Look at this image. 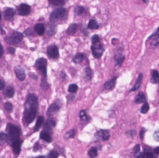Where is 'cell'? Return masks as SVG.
I'll return each instance as SVG.
<instances>
[{
    "mask_svg": "<svg viewBox=\"0 0 159 158\" xmlns=\"http://www.w3.org/2000/svg\"><path fill=\"white\" fill-rule=\"evenodd\" d=\"M39 110L38 97L35 95L30 94L28 96L24 104L23 121L26 125L32 123L36 118Z\"/></svg>",
    "mask_w": 159,
    "mask_h": 158,
    "instance_id": "cell-1",
    "label": "cell"
},
{
    "mask_svg": "<svg viewBox=\"0 0 159 158\" xmlns=\"http://www.w3.org/2000/svg\"><path fill=\"white\" fill-rule=\"evenodd\" d=\"M6 130L8 132L7 141L11 145L13 142L19 138V128L12 123H9L6 126Z\"/></svg>",
    "mask_w": 159,
    "mask_h": 158,
    "instance_id": "cell-2",
    "label": "cell"
},
{
    "mask_svg": "<svg viewBox=\"0 0 159 158\" xmlns=\"http://www.w3.org/2000/svg\"><path fill=\"white\" fill-rule=\"evenodd\" d=\"M67 15L66 9L63 7H59L54 9L50 15V21L55 23L59 21L64 19Z\"/></svg>",
    "mask_w": 159,
    "mask_h": 158,
    "instance_id": "cell-3",
    "label": "cell"
},
{
    "mask_svg": "<svg viewBox=\"0 0 159 158\" xmlns=\"http://www.w3.org/2000/svg\"><path fill=\"white\" fill-rule=\"evenodd\" d=\"M35 67L42 78H46L47 76V60L41 57L36 59L35 62Z\"/></svg>",
    "mask_w": 159,
    "mask_h": 158,
    "instance_id": "cell-4",
    "label": "cell"
},
{
    "mask_svg": "<svg viewBox=\"0 0 159 158\" xmlns=\"http://www.w3.org/2000/svg\"><path fill=\"white\" fill-rule=\"evenodd\" d=\"M23 34L19 32L15 31L11 35L6 36L4 40L9 45H15L21 42L23 40Z\"/></svg>",
    "mask_w": 159,
    "mask_h": 158,
    "instance_id": "cell-5",
    "label": "cell"
},
{
    "mask_svg": "<svg viewBox=\"0 0 159 158\" xmlns=\"http://www.w3.org/2000/svg\"><path fill=\"white\" fill-rule=\"evenodd\" d=\"M91 49L92 53L96 59L101 58L105 51V48L100 42L92 45Z\"/></svg>",
    "mask_w": 159,
    "mask_h": 158,
    "instance_id": "cell-6",
    "label": "cell"
},
{
    "mask_svg": "<svg viewBox=\"0 0 159 158\" xmlns=\"http://www.w3.org/2000/svg\"><path fill=\"white\" fill-rule=\"evenodd\" d=\"M94 137L97 140L107 141L110 137L109 131L107 129H100L95 132Z\"/></svg>",
    "mask_w": 159,
    "mask_h": 158,
    "instance_id": "cell-7",
    "label": "cell"
},
{
    "mask_svg": "<svg viewBox=\"0 0 159 158\" xmlns=\"http://www.w3.org/2000/svg\"><path fill=\"white\" fill-rule=\"evenodd\" d=\"M47 55L48 57L52 59H57L59 57V50L57 46L51 45L47 47Z\"/></svg>",
    "mask_w": 159,
    "mask_h": 158,
    "instance_id": "cell-8",
    "label": "cell"
},
{
    "mask_svg": "<svg viewBox=\"0 0 159 158\" xmlns=\"http://www.w3.org/2000/svg\"><path fill=\"white\" fill-rule=\"evenodd\" d=\"M60 109V105L58 102L53 103L50 105L47 110L46 114L48 116L54 115L59 112Z\"/></svg>",
    "mask_w": 159,
    "mask_h": 158,
    "instance_id": "cell-9",
    "label": "cell"
},
{
    "mask_svg": "<svg viewBox=\"0 0 159 158\" xmlns=\"http://www.w3.org/2000/svg\"><path fill=\"white\" fill-rule=\"evenodd\" d=\"M18 14L21 16H27L30 14L31 7L28 4L21 3L17 8Z\"/></svg>",
    "mask_w": 159,
    "mask_h": 158,
    "instance_id": "cell-10",
    "label": "cell"
},
{
    "mask_svg": "<svg viewBox=\"0 0 159 158\" xmlns=\"http://www.w3.org/2000/svg\"><path fill=\"white\" fill-rule=\"evenodd\" d=\"M14 71L16 77L20 81L25 80L26 77V73L25 69L23 67L19 65L15 66Z\"/></svg>",
    "mask_w": 159,
    "mask_h": 158,
    "instance_id": "cell-11",
    "label": "cell"
},
{
    "mask_svg": "<svg viewBox=\"0 0 159 158\" xmlns=\"http://www.w3.org/2000/svg\"><path fill=\"white\" fill-rule=\"evenodd\" d=\"M148 40L152 41L150 43L151 45H152L155 47L159 46V27L154 33L148 37Z\"/></svg>",
    "mask_w": 159,
    "mask_h": 158,
    "instance_id": "cell-12",
    "label": "cell"
},
{
    "mask_svg": "<svg viewBox=\"0 0 159 158\" xmlns=\"http://www.w3.org/2000/svg\"><path fill=\"white\" fill-rule=\"evenodd\" d=\"M122 48H120V49L118 51V52L114 56V60L116 62V65L121 67L122 64H123L124 60H125V57L122 53Z\"/></svg>",
    "mask_w": 159,
    "mask_h": 158,
    "instance_id": "cell-13",
    "label": "cell"
},
{
    "mask_svg": "<svg viewBox=\"0 0 159 158\" xmlns=\"http://www.w3.org/2000/svg\"><path fill=\"white\" fill-rule=\"evenodd\" d=\"M22 142H23L22 141L18 139L17 140L13 142L11 144V146L12 147V150L13 151L15 155H19L20 153Z\"/></svg>",
    "mask_w": 159,
    "mask_h": 158,
    "instance_id": "cell-14",
    "label": "cell"
},
{
    "mask_svg": "<svg viewBox=\"0 0 159 158\" xmlns=\"http://www.w3.org/2000/svg\"><path fill=\"white\" fill-rule=\"evenodd\" d=\"M16 12L15 10L12 8H6L4 12V17L6 20L8 21H12L14 19Z\"/></svg>",
    "mask_w": 159,
    "mask_h": 158,
    "instance_id": "cell-15",
    "label": "cell"
},
{
    "mask_svg": "<svg viewBox=\"0 0 159 158\" xmlns=\"http://www.w3.org/2000/svg\"><path fill=\"white\" fill-rule=\"evenodd\" d=\"M56 121L53 118H50L47 120L44 126V130L47 132H49L50 133H52V128L55 127L56 126Z\"/></svg>",
    "mask_w": 159,
    "mask_h": 158,
    "instance_id": "cell-16",
    "label": "cell"
},
{
    "mask_svg": "<svg viewBox=\"0 0 159 158\" xmlns=\"http://www.w3.org/2000/svg\"><path fill=\"white\" fill-rule=\"evenodd\" d=\"M117 77H113L105 82L104 84V88L109 90H112L115 88L116 83Z\"/></svg>",
    "mask_w": 159,
    "mask_h": 158,
    "instance_id": "cell-17",
    "label": "cell"
},
{
    "mask_svg": "<svg viewBox=\"0 0 159 158\" xmlns=\"http://www.w3.org/2000/svg\"><path fill=\"white\" fill-rule=\"evenodd\" d=\"M57 32V25L54 23H48L47 24V28L46 29V34L48 36H53L56 34Z\"/></svg>",
    "mask_w": 159,
    "mask_h": 158,
    "instance_id": "cell-18",
    "label": "cell"
},
{
    "mask_svg": "<svg viewBox=\"0 0 159 158\" xmlns=\"http://www.w3.org/2000/svg\"><path fill=\"white\" fill-rule=\"evenodd\" d=\"M40 138L48 143H50L52 141V138L51 136L50 133L44 130H42L41 132Z\"/></svg>",
    "mask_w": 159,
    "mask_h": 158,
    "instance_id": "cell-19",
    "label": "cell"
},
{
    "mask_svg": "<svg viewBox=\"0 0 159 158\" xmlns=\"http://www.w3.org/2000/svg\"><path fill=\"white\" fill-rule=\"evenodd\" d=\"M93 71L90 67L85 68L84 70V78L86 81H91L93 77Z\"/></svg>",
    "mask_w": 159,
    "mask_h": 158,
    "instance_id": "cell-20",
    "label": "cell"
},
{
    "mask_svg": "<svg viewBox=\"0 0 159 158\" xmlns=\"http://www.w3.org/2000/svg\"><path fill=\"white\" fill-rule=\"evenodd\" d=\"M34 30L38 35H43L45 32L44 25L42 23H38L34 26Z\"/></svg>",
    "mask_w": 159,
    "mask_h": 158,
    "instance_id": "cell-21",
    "label": "cell"
},
{
    "mask_svg": "<svg viewBox=\"0 0 159 158\" xmlns=\"http://www.w3.org/2000/svg\"><path fill=\"white\" fill-rule=\"evenodd\" d=\"M143 80V75L141 73L139 74V76L136 80L135 84L134 85V87L132 88V89L130 90V92H133V91H136L137 90L139 89L141 86V84L142 83Z\"/></svg>",
    "mask_w": 159,
    "mask_h": 158,
    "instance_id": "cell-22",
    "label": "cell"
},
{
    "mask_svg": "<svg viewBox=\"0 0 159 158\" xmlns=\"http://www.w3.org/2000/svg\"><path fill=\"white\" fill-rule=\"evenodd\" d=\"M45 118L44 116L40 115L38 117L34 128V132H37L40 129L44 122Z\"/></svg>",
    "mask_w": 159,
    "mask_h": 158,
    "instance_id": "cell-23",
    "label": "cell"
},
{
    "mask_svg": "<svg viewBox=\"0 0 159 158\" xmlns=\"http://www.w3.org/2000/svg\"><path fill=\"white\" fill-rule=\"evenodd\" d=\"M84 54L81 52H77L74 57L73 58L72 61L76 64H77L83 62L84 59Z\"/></svg>",
    "mask_w": 159,
    "mask_h": 158,
    "instance_id": "cell-24",
    "label": "cell"
},
{
    "mask_svg": "<svg viewBox=\"0 0 159 158\" xmlns=\"http://www.w3.org/2000/svg\"><path fill=\"white\" fill-rule=\"evenodd\" d=\"M77 29V24H76V23H72L69 26V27L67 30V33L69 35L72 36L76 33Z\"/></svg>",
    "mask_w": 159,
    "mask_h": 158,
    "instance_id": "cell-25",
    "label": "cell"
},
{
    "mask_svg": "<svg viewBox=\"0 0 159 158\" xmlns=\"http://www.w3.org/2000/svg\"><path fill=\"white\" fill-rule=\"evenodd\" d=\"M146 98L144 93L140 92L136 95L135 98V102L137 104L146 102Z\"/></svg>",
    "mask_w": 159,
    "mask_h": 158,
    "instance_id": "cell-26",
    "label": "cell"
},
{
    "mask_svg": "<svg viewBox=\"0 0 159 158\" xmlns=\"http://www.w3.org/2000/svg\"><path fill=\"white\" fill-rule=\"evenodd\" d=\"M3 93H4L6 97H8V98H12V97L14 96L15 91V90L13 87L9 86H8L5 89Z\"/></svg>",
    "mask_w": 159,
    "mask_h": 158,
    "instance_id": "cell-27",
    "label": "cell"
},
{
    "mask_svg": "<svg viewBox=\"0 0 159 158\" xmlns=\"http://www.w3.org/2000/svg\"><path fill=\"white\" fill-rule=\"evenodd\" d=\"M88 28L92 30H97L99 28V25L95 19H91L88 24Z\"/></svg>",
    "mask_w": 159,
    "mask_h": 158,
    "instance_id": "cell-28",
    "label": "cell"
},
{
    "mask_svg": "<svg viewBox=\"0 0 159 158\" xmlns=\"http://www.w3.org/2000/svg\"><path fill=\"white\" fill-rule=\"evenodd\" d=\"M152 77L151 78V82L152 83L157 84L159 82V73L157 70H152Z\"/></svg>",
    "mask_w": 159,
    "mask_h": 158,
    "instance_id": "cell-29",
    "label": "cell"
},
{
    "mask_svg": "<svg viewBox=\"0 0 159 158\" xmlns=\"http://www.w3.org/2000/svg\"><path fill=\"white\" fill-rule=\"evenodd\" d=\"M88 155L90 158H95L98 156V148L96 147H91L88 152Z\"/></svg>",
    "mask_w": 159,
    "mask_h": 158,
    "instance_id": "cell-30",
    "label": "cell"
},
{
    "mask_svg": "<svg viewBox=\"0 0 159 158\" xmlns=\"http://www.w3.org/2000/svg\"><path fill=\"white\" fill-rule=\"evenodd\" d=\"M86 11L85 8L83 6H78L75 8L74 10V13L75 15L79 16L83 14Z\"/></svg>",
    "mask_w": 159,
    "mask_h": 158,
    "instance_id": "cell-31",
    "label": "cell"
},
{
    "mask_svg": "<svg viewBox=\"0 0 159 158\" xmlns=\"http://www.w3.org/2000/svg\"><path fill=\"white\" fill-rule=\"evenodd\" d=\"M76 134V131L75 129H70L69 131L65 134L64 135V138L66 140L67 139H70V138H74L75 137Z\"/></svg>",
    "mask_w": 159,
    "mask_h": 158,
    "instance_id": "cell-32",
    "label": "cell"
},
{
    "mask_svg": "<svg viewBox=\"0 0 159 158\" xmlns=\"http://www.w3.org/2000/svg\"><path fill=\"white\" fill-rule=\"evenodd\" d=\"M50 3L54 6L57 7H62L64 5L65 3V0H48Z\"/></svg>",
    "mask_w": 159,
    "mask_h": 158,
    "instance_id": "cell-33",
    "label": "cell"
},
{
    "mask_svg": "<svg viewBox=\"0 0 159 158\" xmlns=\"http://www.w3.org/2000/svg\"><path fill=\"white\" fill-rule=\"evenodd\" d=\"M79 87L76 84H71L68 87V91L71 94H75L78 90Z\"/></svg>",
    "mask_w": 159,
    "mask_h": 158,
    "instance_id": "cell-34",
    "label": "cell"
},
{
    "mask_svg": "<svg viewBox=\"0 0 159 158\" xmlns=\"http://www.w3.org/2000/svg\"><path fill=\"white\" fill-rule=\"evenodd\" d=\"M79 116L80 119L83 121H88L89 119V117L88 115L87 114V112L84 109H82V110L80 111Z\"/></svg>",
    "mask_w": 159,
    "mask_h": 158,
    "instance_id": "cell-35",
    "label": "cell"
},
{
    "mask_svg": "<svg viewBox=\"0 0 159 158\" xmlns=\"http://www.w3.org/2000/svg\"><path fill=\"white\" fill-rule=\"evenodd\" d=\"M41 88L44 90H47L50 87V84L47 81L46 78H42L40 84Z\"/></svg>",
    "mask_w": 159,
    "mask_h": 158,
    "instance_id": "cell-36",
    "label": "cell"
},
{
    "mask_svg": "<svg viewBox=\"0 0 159 158\" xmlns=\"http://www.w3.org/2000/svg\"><path fill=\"white\" fill-rule=\"evenodd\" d=\"M154 157V154L150 152L142 153L136 156L137 158H153Z\"/></svg>",
    "mask_w": 159,
    "mask_h": 158,
    "instance_id": "cell-37",
    "label": "cell"
},
{
    "mask_svg": "<svg viewBox=\"0 0 159 158\" xmlns=\"http://www.w3.org/2000/svg\"><path fill=\"white\" fill-rule=\"evenodd\" d=\"M8 134L3 133H0V145H3L5 142H7Z\"/></svg>",
    "mask_w": 159,
    "mask_h": 158,
    "instance_id": "cell-38",
    "label": "cell"
},
{
    "mask_svg": "<svg viewBox=\"0 0 159 158\" xmlns=\"http://www.w3.org/2000/svg\"><path fill=\"white\" fill-rule=\"evenodd\" d=\"M59 155V153L57 151L55 150H53L48 153L47 157L48 158H58Z\"/></svg>",
    "mask_w": 159,
    "mask_h": 158,
    "instance_id": "cell-39",
    "label": "cell"
},
{
    "mask_svg": "<svg viewBox=\"0 0 159 158\" xmlns=\"http://www.w3.org/2000/svg\"><path fill=\"white\" fill-rule=\"evenodd\" d=\"M4 109L7 112L11 113L13 109V105L11 103L7 102L4 104Z\"/></svg>",
    "mask_w": 159,
    "mask_h": 158,
    "instance_id": "cell-40",
    "label": "cell"
},
{
    "mask_svg": "<svg viewBox=\"0 0 159 158\" xmlns=\"http://www.w3.org/2000/svg\"><path fill=\"white\" fill-rule=\"evenodd\" d=\"M91 41L92 45L99 43L100 42L99 36L97 34H94L91 38Z\"/></svg>",
    "mask_w": 159,
    "mask_h": 158,
    "instance_id": "cell-41",
    "label": "cell"
},
{
    "mask_svg": "<svg viewBox=\"0 0 159 158\" xmlns=\"http://www.w3.org/2000/svg\"><path fill=\"white\" fill-rule=\"evenodd\" d=\"M149 109V105L147 103H145L141 107V112L142 114H145V113H147Z\"/></svg>",
    "mask_w": 159,
    "mask_h": 158,
    "instance_id": "cell-42",
    "label": "cell"
},
{
    "mask_svg": "<svg viewBox=\"0 0 159 158\" xmlns=\"http://www.w3.org/2000/svg\"><path fill=\"white\" fill-rule=\"evenodd\" d=\"M24 34H25L27 36H31L34 35V33L32 29L30 28H28L26 29L24 32Z\"/></svg>",
    "mask_w": 159,
    "mask_h": 158,
    "instance_id": "cell-43",
    "label": "cell"
},
{
    "mask_svg": "<svg viewBox=\"0 0 159 158\" xmlns=\"http://www.w3.org/2000/svg\"><path fill=\"white\" fill-rule=\"evenodd\" d=\"M136 131L135 130H129L126 132V135L131 138H134L136 135Z\"/></svg>",
    "mask_w": 159,
    "mask_h": 158,
    "instance_id": "cell-44",
    "label": "cell"
},
{
    "mask_svg": "<svg viewBox=\"0 0 159 158\" xmlns=\"http://www.w3.org/2000/svg\"><path fill=\"white\" fill-rule=\"evenodd\" d=\"M42 149V147L40 145L39 142H36L34 144V146L33 147V151L34 152H36L39 150H41Z\"/></svg>",
    "mask_w": 159,
    "mask_h": 158,
    "instance_id": "cell-45",
    "label": "cell"
},
{
    "mask_svg": "<svg viewBox=\"0 0 159 158\" xmlns=\"http://www.w3.org/2000/svg\"><path fill=\"white\" fill-rule=\"evenodd\" d=\"M140 151V146L139 144H137L135 147L134 148V153L135 155H136L139 153Z\"/></svg>",
    "mask_w": 159,
    "mask_h": 158,
    "instance_id": "cell-46",
    "label": "cell"
},
{
    "mask_svg": "<svg viewBox=\"0 0 159 158\" xmlns=\"http://www.w3.org/2000/svg\"><path fill=\"white\" fill-rule=\"evenodd\" d=\"M8 52L11 55H14L15 53V49L14 47H8Z\"/></svg>",
    "mask_w": 159,
    "mask_h": 158,
    "instance_id": "cell-47",
    "label": "cell"
},
{
    "mask_svg": "<svg viewBox=\"0 0 159 158\" xmlns=\"http://www.w3.org/2000/svg\"><path fill=\"white\" fill-rule=\"evenodd\" d=\"M145 131H146L145 128H141V131H140V139H141V140H143L144 134H145Z\"/></svg>",
    "mask_w": 159,
    "mask_h": 158,
    "instance_id": "cell-48",
    "label": "cell"
},
{
    "mask_svg": "<svg viewBox=\"0 0 159 158\" xmlns=\"http://www.w3.org/2000/svg\"><path fill=\"white\" fill-rule=\"evenodd\" d=\"M154 138L156 141L159 142V130L154 132Z\"/></svg>",
    "mask_w": 159,
    "mask_h": 158,
    "instance_id": "cell-49",
    "label": "cell"
},
{
    "mask_svg": "<svg viewBox=\"0 0 159 158\" xmlns=\"http://www.w3.org/2000/svg\"><path fill=\"white\" fill-rule=\"evenodd\" d=\"M67 77L66 73L64 71H62L60 73V78L62 81H64Z\"/></svg>",
    "mask_w": 159,
    "mask_h": 158,
    "instance_id": "cell-50",
    "label": "cell"
},
{
    "mask_svg": "<svg viewBox=\"0 0 159 158\" xmlns=\"http://www.w3.org/2000/svg\"><path fill=\"white\" fill-rule=\"evenodd\" d=\"M5 83L3 80H0V90H2L5 88Z\"/></svg>",
    "mask_w": 159,
    "mask_h": 158,
    "instance_id": "cell-51",
    "label": "cell"
},
{
    "mask_svg": "<svg viewBox=\"0 0 159 158\" xmlns=\"http://www.w3.org/2000/svg\"><path fill=\"white\" fill-rule=\"evenodd\" d=\"M4 53V49L2 45L0 43V58H1Z\"/></svg>",
    "mask_w": 159,
    "mask_h": 158,
    "instance_id": "cell-52",
    "label": "cell"
},
{
    "mask_svg": "<svg viewBox=\"0 0 159 158\" xmlns=\"http://www.w3.org/2000/svg\"><path fill=\"white\" fill-rule=\"evenodd\" d=\"M30 76L33 79H34V80H37L38 79V77L36 74H34V73H30Z\"/></svg>",
    "mask_w": 159,
    "mask_h": 158,
    "instance_id": "cell-53",
    "label": "cell"
},
{
    "mask_svg": "<svg viewBox=\"0 0 159 158\" xmlns=\"http://www.w3.org/2000/svg\"><path fill=\"white\" fill-rule=\"evenodd\" d=\"M68 97H68V99H69V100H71V101H72L75 99V96L74 95H70L68 96Z\"/></svg>",
    "mask_w": 159,
    "mask_h": 158,
    "instance_id": "cell-54",
    "label": "cell"
},
{
    "mask_svg": "<svg viewBox=\"0 0 159 158\" xmlns=\"http://www.w3.org/2000/svg\"><path fill=\"white\" fill-rule=\"evenodd\" d=\"M4 33H5V31L2 29V27L1 25H0V34H3Z\"/></svg>",
    "mask_w": 159,
    "mask_h": 158,
    "instance_id": "cell-55",
    "label": "cell"
},
{
    "mask_svg": "<svg viewBox=\"0 0 159 158\" xmlns=\"http://www.w3.org/2000/svg\"><path fill=\"white\" fill-rule=\"evenodd\" d=\"M154 152H155L156 154H159V147H156V148L154 149Z\"/></svg>",
    "mask_w": 159,
    "mask_h": 158,
    "instance_id": "cell-56",
    "label": "cell"
},
{
    "mask_svg": "<svg viewBox=\"0 0 159 158\" xmlns=\"http://www.w3.org/2000/svg\"><path fill=\"white\" fill-rule=\"evenodd\" d=\"M141 1H142L143 2H144V3L147 4V3H149L150 0H141Z\"/></svg>",
    "mask_w": 159,
    "mask_h": 158,
    "instance_id": "cell-57",
    "label": "cell"
},
{
    "mask_svg": "<svg viewBox=\"0 0 159 158\" xmlns=\"http://www.w3.org/2000/svg\"><path fill=\"white\" fill-rule=\"evenodd\" d=\"M2 19V14H1V13H0V20H1Z\"/></svg>",
    "mask_w": 159,
    "mask_h": 158,
    "instance_id": "cell-58",
    "label": "cell"
},
{
    "mask_svg": "<svg viewBox=\"0 0 159 158\" xmlns=\"http://www.w3.org/2000/svg\"><path fill=\"white\" fill-rule=\"evenodd\" d=\"M1 119L0 118V124H1Z\"/></svg>",
    "mask_w": 159,
    "mask_h": 158,
    "instance_id": "cell-59",
    "label": "cell"
}]
</instances>
